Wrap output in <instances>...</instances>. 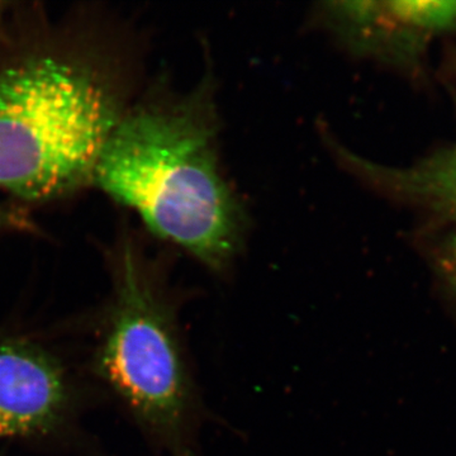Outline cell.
I'll return each mask as SVG.
<instances>
[{
    "label": "cell",
    "mask_w": 456,
    "mask_h": 456,
    "mask_svg": "<svg viewBox=\"0 0 456 456\" xmlns=\"http://www.w3.org/2000/svg\"><path fill=\"white\" fill-rule=\"evenodd\" d=\"M137 61L131 32L102 12L11 9L0 27V193L41 203L93 184L139 97Z\"/></svg>",
    "instance_id": "cell-1"
},
{
    "label": "cell",
    "mask_w": 456,
    "mask_h": 456,
    "mask_svg": "<svg viewBox=\"0 0 456 456\" xmlns=\"http://www.w3.org/2000/svg\"><path fill=\"white\" fill-rule=\"evenodd\" d=\"M221 126L211 65L187 92L159 80L123 114L93 176L152 236L218 275L232 269L250 227L222 165Z\"/></svg>",
    "instance_id": "cell-2"
},
{
    "label": "cell",
    "mask_w": 456,
    "mask_h": 456,
    "mask_svg": "<svg viewBox=\"0 0 456 456\" xmlns=\"http://www.w3.org/2000/svg\"><path fill=\"white\" fill-rule=\"evenodd\" d=\"M110 274L95 370L140 425L179 455L194 425L197 393L165 273L126 233L110 254Z\"/></svg>",
    "instance_id": "cell-3"
},
{
    "label": "cell",
    "mask_w": 456,
    "mask_h": 456,
    "mask_svg": "<svg viewBox=\"0 0 456 456\" xmlns=\"http://www.w3.org/2000/svg\"><path fill=\"white\" fill-rule=\"evenodd\" d=\"M311 20L356 60L410 68L440 35L430 0H345L314 5Z\"/></svg>",
    "instance_id": "cell-4"
},
{
    "label": "cell",
    "mask_w": 456,
    "mask_h": 456,
    "mask_svg": "<svg viewBox=\"0 0 456 456\" xmlns=\"http://www.w3.org/2000/svg\"><path fill=\"white\" fill-rule=\"evenodd\" d=\"M70 402L68 375L53 354L25 338H0V440L50 434Z\"/></svg>",
    "instance_id": "cell-5"
},
{
    "label": "cell",
    "mask_w": 456,
    "mask_h": 456,
    "mask_svg": "<svg viewBox=\"0 0 456 456\" xmlns=\"http://www.w3.org/2000/svg\"><path fill=\"white\" fill-rule=\"evenodd\" d=\"M325 149L338 167L375 193L419 207L456 224V140L406 167L375 163L344 145L326 123H317Z\"/></svg>",
    "instance_id": "cell-6"
},
{
    "label": "cell",
    "mask_w": 456,
    "mask_h": 456,
    "mask_svg": "<svg viewBox=\"0 0 456 456\" xmlns=\"http://www.w3.org/2000/svg\"><path fill=\"white\" fill-rule=\"evenodd\" d=\"M439 266L444 278L456 293V232L441 250Z\"/></svg>",
    "instance_id": "cell-7"
},
{
    "label": "cell",
    "mask_w": 456,
    "mask_h": 456,
    "mask_svg": "<svg viewBox=\"0 0 456 456\" xmlns=\"http://www.w3.org/2000/svg\"><path fill=\"white\" fill-rule=\"evenodd\" d=\"M12 5L13 4H11V3L0 2V27H2L4 20H7Z\"/></svg>",
    "instance_id": "cell-8"
}]
</instances>
